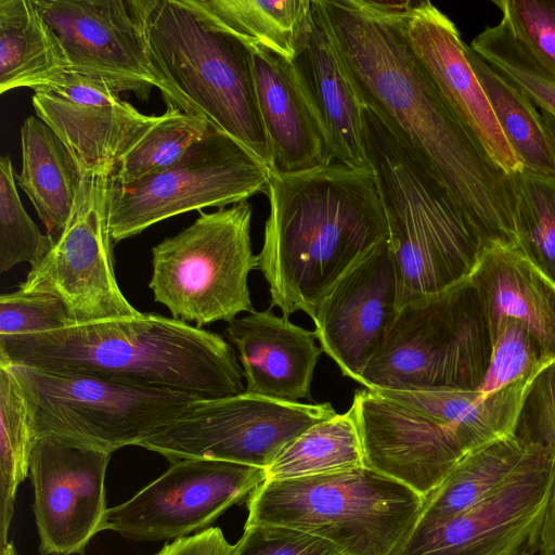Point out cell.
Segmentation results:
<instances>
[{
	"label": "cell",
	"mask_w": 555,
	"mask_h": 555,
	"mask_svg": "<svg viewBox=\"0 0 555 555\" xmlns=\"http://www.w3.org/2000/svg\"><path fill=\"white\" fill-rule=\"evenodd\" d=\"M0 362L94 375L197 400L245 391L243 369L222 336L155 312L0 336Z\"/></svg>",
	"instance_id": "cell-3"
},
{
	"label": "cell",
	"mask_w": 555,
	"mask_h": 555,
	"mask_svg": "<svg viewBox=\"0 0 555 555\" xmlns=\"http://www.w3.org/2000/svg\"><path fill=\"white\" fill-rule=\"evenodd\" d=\"M548 366V365H547ZM540 369L486 395L478 389L373 390L436 422L454 427L466 451L516 435L518 421Z\"/></svg>",
	"instance_id": "cell-25"
},
{
	"label": "cell",
	"mask_w": 555,
	"mask_h": 555,
	"mask_svg": "<svg viewBox=\"0 0 555 555\" xmlns=\"http://www.w3.org/2000/svg\"><path fill=\"white\" fill-rule=\"evenodd\" d=\"M555 456V362L535 378L525 401L516 430Z\"/></svg>",
	"instance_id": "cell-41"
},
{
	"label": "cell",
	"mask_w": 555,
	"mask_h": 555,
	"mask_svg": "<svg viewBox=\"0 0 555 555\" xmlns=\"http://www.w3.org/2000/svg\"><path fill=\"white\" fill-rule=\"evenodd\" d=\"M69 324L66 308L55 297L18 289L0 296V336L44 333Z\"/></svg>",
	"instance_id": "cell-39"
},
{
	"label": "cell",
	"mask_w": 555,
	"mask_h": 555,
	"mask_svg": "<svg viewBox=\"0 0 555 555\" xmlns=\"http://www.w3.org/2000/svg\"><path fill=\"white\" fill-rule=\"evenodd\" d=\"M111 456L56 438L34 440L29 478L41 555H85L90 541L106 530Z\"/></svg>",
	"instance_id": "cell-16"
},
{
	"label": "cell",
	"mask_w": 555,
	"mask_h": 555,
	"mask_svg": "<svg viewBox=\"0 0 555 555\" xmlns=\"http://www.w3.org/2000/svg\"><path fill=\"white\" fill-rule=\"evenodd\" d=\"M425 498L369 467L264 480L248 498L245 525L301 530L332 542L341 555H399Z\"/></svg>",
	"instance_id": "cell-6"
},
{
	"label": "cell",
	"mask_w": 555,
	"mask_h": 555,
	"mask_svg": "<svg viewBox=\"0 0 555 555\" xmlns=\"http://www.w3.org/2000/svg\"><path fill=\"white\" fill-rule=\"evenodd\" d=\"M540 114L542 117L543 126L546 131L548 141L551 143L553 153L555 155V117L550 113L540 109Z\"/></svg>",
	"instance_id": "cell-44"
},
{
	"label": "cell",
	"mask_w": 555,
	"mask_h": 555,
	"mask_svg": "<svg viewBox=\"0 0 555 555\" xmlns=\"http://www.w3.org/2000/svg\"><path fill=\"white\" fill-rule=\"evenodd\" d=\"M3 364L22 388L35 439L51 437L112 454L138 446L197 401L94 375Z\"/></svg>",
	"instance_id": "cell-9"
},
{
	"label": "cell",
	"mask_w": 555,
	"mask_h": 555,
	"mask_svg": "<svg viewBox=\"0 0 555 555\" xmlns=\"http://www.w3.org/2000/svg\"><path fill=\"white\" fill-rule=\"evenodd\" d=\"M234 548L219 527H209L167 543L154 555H232Z\"/></svg>",
	"instance_id": "cell-42"
},
{
	"label": "cell",
	"mask_w": 555,
	"mask_h": 555,
	"mask_svg": "<svg viewBox=\"0 0 555 555\" xmlns=\"http://www.w3.org/2000/svg\"><path fill=\"white\" fill-rule=\"evenodd\" d=\"M0 555H17L14 543L9 541L2 548H0Z\"/></svg>",
	"instance_id": "cell-45"
},
{
	"label": "cell",
	"mask_w": 555,
	"mask_h": 555,
	"mask_svg": "<svg viewBox=\"0 0 555 555\" xmlns=\"http://www.w3.org/2000/svg\"><path fill=\"white\" fill-rule=\"evenodd\" d=\"M34 91L37 117L85 171L113 175L162 118L142 114L105 82L70 70Z\"/></svg>",
	"instance_id": "cell-18"
},
{
	"label": "cell",
	"mask_w": 555,
	"mask_h": 555,
	"mask_svg": "<svg viewBox=\"0 0 555 555\" xmlns=\"http://www.w3.org/2000/svg\"><path fill=\"white\" fill-rule=\"evenodd\" d=\"M267 195L270 210L257 258L271 307L286 318L297 311L312 318L333 284L389 238L374 173L339 163L271 173Z\"/></svg>",
	"instance_id": "cell-2"
},
{
	"label": "cell",
	"mask_w": 555,
	"mask_h": 555,
	"mask_svg": "<svg viewBox=\"0 0 555 555\" xmlns=\"http://www.w3.org/2000/svg\"><path fill=\"white\" fill-rule=\"evenodd\" d=\"M59 37L70 72L99 79L118 93L185 105L155 67L131 0H34Z\"/></svg>",
	"instance_id": "cell-15"
},
{
	"label": "cell",
	"mask_w": 555,
	"mask_h": 555,
	"mask_svg": "<svg viewBox=\"0 0 555 555\" xmlns=\"http://www.w3.org/2000/svg\"><path fill=\"white\" fill-rule=\"evenodd\" d=\"M366 160L382 198L398 279V308L466 280L485 250L446 190L398 135L360 104Z\"/></svg>",
	"instance_id": "cell-4"
},
{
	"label": "cell",
	"mask_w": 555,
	"mask_h": 555,
	"mask_svg": "<svg viewBox=\"0 0 555 555\" xmlns=\"http://www.w3.org/2000/svg\"><path fill=\"white\" fill-rule=\"evenodd\" d=\"M538 554L555 555V477L541 526Z\"/></svg>",
	"instance_id": "cell-43"
},
{
	"label": "cell",
	"mask_w": 555,
	"mask_h": 555,
	"mask_svg": "<svg viewBox=\"0 0 555 555\" xmlns=\"http://www.w3.org/2000/svg\"><path fill=\"white\" fill-rule=\"evenodd\" d=\"M364 466L352 408L321 421L292 440L266 468V480L310 477Z\"/></svg>",
	"instance_id": "cell-31"
},
{
	"label": "cell",
	"mask_w": 555,
	"mask_h": 555,
	"mask_svg": "<svg viewBox=\"0 0 555 555\" xmlns=\"http://www.w3.org/2000/svg\"><path fill=\"white\" fill-rule=\"evenodd\" d=\"M34 440L22 388L11 369L0 363V548L9 542L17 488L29 476Z\"/></svg>",
	"instance_id": "cell-32"
},
{
	"label": "cell",
	"mask_w": 555,
	"mask_h": 555,
	"mask_svg": "<svg viewBox=\"0 0 555 555\" xmlns=\"http://www.w3.org/2000/svg\"><path fill=\"white\" fill-rule=\"evenodd\" d=\"M271 171L228 134L214 129L172 166L128 185L111 183L113 243L177 215L227 207L268 191Z\"/></svg>",
	"instance_id": "cell-10"
},
{
	"label": "cell",
	"mask_w": 555,
	"mask_h": 555,
	"mask_svg": "<svg viewBox=\"0 0 555 555\" xmlns=\"http://www.w3.org/2000/svg\"><path fill=\"white\" fill-rule=\"evenodd\" d=\"M553 362L524 325L505 319L492 338L489 365L479 390L486 395L496 392Z\"/></svg>",
	"instance_id": "cell-37"
},
{
	"label": "cell",
	"mask_w": 555,
	"mask_h": 555,
	"mask_svg": "<svg viewBox=\"0 0 555 555\" xmlns=\"http://www.w3.org/2000/svg\"><path fill=\"white\" fill-rule=\"evenodd\" d=\"M69 65L61 41L34 0H0V93L36 90Z\"/></svg>",
	"instance_id": "cell-28"
},
{
	"label": "cell",
	"mask_w": 555,
	"mask_h": 555,
	"mask_svg": "<svg viewBox=\"0 0 555 555\" xmlns=\"http://www.w3.org/2000/svg\"><path fill=\"white\" fill-rule=\"evenodd\" d=\"M554 477V455L537 443L504 486L450 519L415 527L399 555L538 554Z\"/></svg>",
	"instance_id": "cell-14"
},
{
	"label": "cell",
	"mask_w": 555,
	"mask_h": 555,
	"mask_svg": "<svg viewBox=\"0 0 555 555\" xmlns=\"http://www.w3.org/2000/svg\"><path fill=\"white\" fill-rule=\"evenodd\" d=\"M225 336L238 351L245 392L293 402L311 398L322 352L313 331L276 315L270 307L234 319L228 323Z\"/></svg>",
	"instance_id": "cell-22"
},
{
	"label": "cell",
	"mask_w": 555,
	"mask_h": 555,
	"mask_svg": "<svg viewBox=\"0 0 555 555\" xmlns=\"http://www.w3.org/2000/svg\"><path fill=\"white\" fill-rule=\"evenodd\" d=\"M210 128L205 119L167 102L160 120L119 163L111 183L128 185L167 169L204 138Z\"/></svg>",
	"instance_id": "cell-33"
},
{
	"label": "cell",
	"mask_w": 555,
	"mask_h": 555,
	"mask_svg": "<svg viewBox=\"0 0 555 555\" xmlns=\"http://www.w3.org/2000/svg\"><path fill=\"white\" fill-rule=\"evenodd\" d=\"M358 101L441 185L485 250L517 246L514 177L450 107L404 28L411 1L320 0Z\"/></svg>",
	"instance_id": "cell-1"
},
{
	"label": "cell",
	"mask_w": 555,
	"mask_h": 555,
	"mask_svg": "<svg viewBox=\"0 0 555 555\" xmlns=\"http://www.w3.org/2000/svg\"><path fill=\"white\" fill-rule=\"evenodd\" d=\"M260 467L207 459L170 463L129 500L108 507L106 530L138 542L169 541L210 527L263 481Z\"/></svg>",
	"instance_id": "cell-13"
},
{
	"label": "cell",
	"mask_w": 555,
	"mask_h": 555,
	"mask_svg": "<svg viewBox=\"0 0 555 555\" xmlns=\"http://www.w3.org/2000/svg\"><path fill=\"white\" fill-rule=\"evenodd\" d=\"M250 50L271 173H297L332 164L326 134L292 61L266 49Z\"/></svg>",
	"instance_id": "cell-23"
},
{
	"label": "cell",
	"mask_w": 555,
	"mask_h": 555,
	"mask_svg": "<svg viewBox=\"0 0 555 555\" xmlns=\"http://www.w3.org/2000/svg\"><path fill=\"white\" fill-rule=\"evenodd\" d=\"M501 21L512 36L555 78V0H500Z\"/></svg>",
	"instance_id": "cell-38"
},
{
	"label": "cell",
	"mask_w": 555,
	"mask_h": 555,
	"mask_svg": "<svg viewBox=\"0 0 555 555\" xmlns=\"http://www.w3.org/2000/svg\"><path fill=\"white\" fill-rule=\"evenodd\" d=\"M354 412L364 466L426 498L466 452L457 430L364 388Z\"/></svg>",
	"instance_id": "cell-19"
},
{
	"label": "cell",
	"mask_w": 555,
	"mask_h": 555,
	"mask_svg": "<svg viewBox=\"0 0 555 555\" xmlns=\"http://www.w3.org/2000/svg\"><path fill=\"white\" fill-rule=\"evenodd\" d=\"M208 27L224 31L249 49L294 57L312 0H183Z\"/></svg>",
	"instance_id": "cell-29"
},
{
	"label": "cell",
	"mask_w": 555,
	"mask_h": 555,
	"mask_svg": "<svg viewBox=\"0 0 555 555\" xmlns=\"http://www.w3.org/2000/svg\"><path fill=\"white\" fill-rule=\"evenodd\" d=\"M292 64L327 138L335 163L366 169L361 109L320 0L311 10Z\"/></svg>",
	"instance_id": "cell-21"
},
{
	"label": "cell",
	"mask_w": 555,
	"mask_h": 555,
	"mask_svg": "<svg viewBox=\"0 0 555 555\" xmlns=\"http://www.w3.org/2000/svg\"><path fill=\"white\" fill-rule=\"evenodd\" d=\"M535 446L513 435L466 451L425 498L416 527L450 519L491 495L525 465Z\"/></svg>",
	"instance_id": "cell-27"
},
{
	"label": "cell",
	"mask_w": 555,
	"mask_h": 555,
	"mask_svg": "<svg viewBox=\"0 0 555 555\" xmlns=\"http://www.w3.org/2000/svg\"><path fill=\"white\" fill-rule=\"evenodd\" d=\"M473 67L508 144L529 171L555 177V155L535 105L466 44Z\"/></svg>",
	"instance_id": "cell-30"
},
{
	"label": "cell",
	"mask_w": 555,
	"mask_h": 555,
	"mask_svg": "<svg viewBox=\"0 0 555 555\" xmlns=\"http://www.w3.org/2000/svg\"><path fill=\"white\" fill-rule=\"evenodd\" d=\"M492 341L470 278L404 305L360 383L371 390L478 389Z\"/></svg>",
	"instance_id": "cell-7"
},
{
	"label": "cell",
	"mask_w": 555,
	"mask_h": 555,
	"mask_svg": "<svg viewBox=\"0 0 555 555\" xmlns=\"http://www.w3.org/2000/svg\"><path fill=\"white\" fill-rule=\"evenodd\" d=\"M21 146L22 170L16 183L55 242L74 210L82 178L80 167L68 146L38 117L24 120Z\"/></svg>",
	"instance_id": "cell-26"
},
{
	"label": "cell",
	"mask_w": 555,
	"mask_h": 555,
	"mask_svg": "<svg viewBox=\"0 0 555 555\" xmlns=\"http://www.w3.org/2000/svg\"><path fill=\"white\" fill-rule=\"evenodd\" d=\"M491 341L505 319L524 325L544 356L555 361V284L517 246L486 249L470 276Z\"/></svg>",
	"instance_id": "cell-24"
},
{
	"label": "cell",
	"mask_w": 555,
	"mask_h": 555,
	"mask_svg": "<svg viewBox=\"0 0 555 555\" xmlns=\"http://www.w3.org/2000/svg\"><path fill=\"white\" fill-rule=\"evenodd\" d=\"M54 241L42 234L26 212L17 193L16 175L9 155L0 158V272L28 262L36 266Z\"/></svg>",
	"instance_id": "cell-36"
},
{
	"label": "cell",
	"mask_w": 555,
	"mask_h": 555,
	"mask_svg": "<svg viewBox=\"0 0 555 555\" xmlns=\"http://www.w3.org/2000/svg\"><path fill=\"white\" fill-rule=\"evenodd\" d=\"M153 63L185 105L249 151L271 171L251 50L208 27L183 0H131Z\"/></svg>",
	"instance_id": "cell-5"
},
{
	"label": "cell",
	"mask_w": 555,
	"mask_h": 555,
	"mask_svg": "<svg viewBox=\"0 0 555 555\" xmlns=\"http://www.w3.org/2000/svg\"><path fill=\"white\" fill-rule=\"evenodd\" d=\"M232 555H341L330 541L282 526L245 525Z\"/></svg>",
	"instance_id": "cell-40"
},
{
	"label": "cell",
	"mask_w": 555,
	"mask_h": 555,
	"mask_svg": "<svg viewBox=\"0 0 555 555\" xmlns=\"http://www.w3.org/2000/svg\"><path fill=\"white\" fill-rule=\"evenodd\" d=\"M398 279L388 240L350 267L319 301L313 333L341 373L358 383L398 314Z\"/></svg>",
	"instance_id": "cell-17"
},
{
	"label": "cell",
	"mask_w": 555,
	"mask_h": 555,
	"mask_svg": "<svg viewBox=\"0 0 555 555\" xmlns=\"http://www.w3.org/2000/svg\"><path fill=\"white\" fill-rule=\"evenodd\" d=\"M72 216L49 253L27 274L18 291L62 301L74 324L138 314L115 275L108 228L112 175L81 170Z\"/></svg>",
	"instance_id": "cell-12"
},
{
	"label": "cell",
	"mask_w": 555,
	"mask_h": 555,
	"mask_svg": "<svg viewBox=\"0 0 555 555\" xmlns=\"http://www.w3.org/2000/svg\"><path fill=\"white\" fill-rule=\"evenodd\" d=\"M517 192V247L555 284V177L522 169Z\"/></svg>",
	"instance_id": "cell-34"
},
{
	"label": "cell",
	"mask_w": 555,
	"mask_h": 555,
	"mask_svg": "<svg viewBox=\"0 0 555 555\" xmlns=\"http://www.w3.org/2000/svg\"><path fill=\"white\" fill-rule=\"evenodd\" d=\"M251 216L248 201L201 210L192 224L154 246L149 283L154 300L198 327L255 311L248 287L249 273L258 269Z\"/></svg>",
	"instance_id": "cell-8"
},
{
	"label": "cell",
	"mask_w": 555,
	"mask_h": 555,
	"mask_svg": "<svg viewBox=\"0 0 555 555\" xmlns=\"http://www.w3.org/2000/svg\"><path fill=\"white\" fill-rule=\"evenodd\" d=\"M469 47L535 106L555 117V78L515 40L502 21L485 28Z\"/></svg>",
	"instance_id": "cell-35"
},
{
	"label": "cell",
	"mask_w": 555,
	"mask_h": 555,
	"mask_svg": "<svg viewBox=\"0 0 555 555\" xmlns=\"http://www.w3.org/2000/svg\"><path fill=\"white\" fill-rule=\"evenodd\" d=\"M404 28L413 50L461 122L506 173L522 165L504 137L455 24L429 1H411Z\"/></svg>",
	"instance_id": "cell-20"
},
{
	"label": "cell",
	"mask_w": 555,
	"mask_h": 555,
	"mask_svg": "<svg viewBox=\"0 0 555 555\" xmlns=\"http://www.w3.org/2000/svg\"><path fill=\"white\" fill-rule=\"evenodd\" d=\"M336 414L330 402L275 400L244 391L194 401L137 447L156 452L170 463L207 459L266 469L297 436Z\"/></svg>",
	"instance_id": "cell-11"
}]
</instances>
